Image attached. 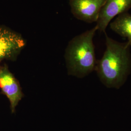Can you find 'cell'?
<instances>
[{"mask_svg":"<svg viewBox=\"0 0 131 131\" xmlns=\"http://www.w3.org/2000/svg\"><path fill=\"white\" fill-rule=\"evenodd\" d=\"M96 26L71 40L66 51L65 58L69 73L83 77L95 70L96 59L93 38Z\"/></svg>","mask_w":131,"mask_h":131,"instance_id":"7a4b0ae2","label":"cell"},{"mask_svg":"<svg viewBox=\"0 0 131 131\" xmlns=\"http://www.w3.org/2000/svg\"><path fill=\"white\" fill-rule=\"evenodd\" d=\"M2 66L0 65V70H1V68H2Z\"/></svg>","mask_w":131,"mask_h":131,"instance_id":"ba28073f","label":"cell"},{"mask_svg":"<svg viewBox=\"0 0 131 131\" xmlns=\"http://www.w3.org/2000/svg\"><path fill=\"white\" fill-rule=\"evenodd\" d=\"M0 89L2 94L8 99L12 113L23 97V93L19 81L5 64L0 70Z\"/></svg>","mask_w":131,"mask_h":131,"instance_id":"277c9868","label":"cell"},{"mask_svg":"<svg viewBox=\"0 0 131 131\" xmlns=\"http://www.w3.org/2000/svg\"><path fill=\"white\" fill-rule=\"evenodd\" d=\"M105 35L106 49L95 70L101 81L108 88L118 89L123 84L131 68V45L118 42Z\"/></svg>","mask_w":131,"mask_h":131,"instance_id":"6da1fadb","label":"cell"},{"mask_svg":"<svg viewBox=\"0 0 131 131\" xmlns=\"http://www.w3.org/2000/svg\"><path fill=\"white\" fill-rule=\"evenodd\" d=\"M109 26L115 33L126 38L131 45V14L128 12L121 14L110 23Z\"/></svg>","mask_w":131,"mask_h":131,"instance_id":"52a82bcc","label":"cell"},{"mask_svg":"<svg viewBox=\"0 0 131 131\" xmlns=\"http://www.w3.org/2000/svg\"><path fill=\"white\" fill-rule=\"evenodd\" d=\"M106 0H70L71 13L76 18L87 23L97 22Z\"/></svg>","mask_w":131,"mask_h":131,"instance_id":"5b68a950","label":"cell"},{"mask_svg":"<svg viewBox=\"0 0 131 131\" xmlns=\"http://www.w3.org/2000/svg\"><path fill=\"white\" fill-rule=\"evenodd\" d=\"M131 9V0H106L99 16L96 27L98 31L105 33L113 19Z\"/></svg>","mask_w":131,"mask_h":131,"instance_id":"8992f818","label":"cell"},{"mask_svg":"<svg viewBox=\"0 0 131 131\" xmlns=\"http://www.w3.org/2000/svg\"><path fill=\"white\" fill-rule=\"evenodd\" d=\"M25 45L20 34L0 26V63L4 60H15Z\"/></svg>","mask_w":131,"mask_h":131,"instance_id":"3957f363","label":"cell"}]
</instances>
